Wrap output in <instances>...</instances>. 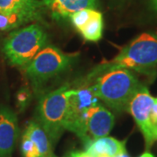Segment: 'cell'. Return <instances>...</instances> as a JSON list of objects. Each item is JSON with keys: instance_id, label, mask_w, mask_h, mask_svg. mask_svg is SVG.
<instances>
[{"instance_id": "obj_14", "label": "cell", "mask_w": 157, "mask_h": 157, "mask_svg": "<svg viewBox=\"0 0 157 157\" xmlns=\"http://www.w3.org/2000/svg\"><path fill=\"white\" fill-rule=\"evenodd\" d=\"M25 24H27L26 21L17 14L5 15L0 14V32H8L13 29L18 28Z\"/></svg>"}, {"instance_id": "obj_6", "label": "cell", "mask_w": 157, "mask_h": 157, "mask_svg": "<svg viewBox=\"0 0 157 157\" xmlns=\"http://www.w3.org/2000/svg\"><path fill=\"white\" fill-rule=\"evenodd\" d=\"M114 126V116L100 103L86 109L70 132L78 136L85 147L109 135Z\"/></svg>"}, {"instance_id": "obj_8", "label": "cell", "mask_w": 157, "mask_h": 157, "mask_svg": "<svg viewBox=\"0 0 157 157\" xmlns=\"http://www.w3.org/2000/svg\"><path fill=\"white\" fill-rule=\"evenodd\" d=\"M18 136L17 118L14 111L0 105V157H11Z\"/></svg>"}, {"instance_id": "obj_13", "label": "cell", "mask_w": 157, "mask_h": 157, "mask_svg": "<svg viewBox=\"0 0 157 157\" xmlns=\"http://www.w3.org/2000/svg\"><path fill=\"white\" fill-rule=\"evenodd\" d=\"M103 17L101 12L94 10L92 17L78 32L85 40L97 42L101 39L103 33Z\"/></svg>"}, {"instance_id": "obj_2", "label": "cell", "mask_w": 157, "mask_h": 157, "mask_svg": "<svg viewBox=\"0 0 157 157\" xmlns=\"http://www.w3.org/2000/svg\"><path fill=\"white\" fill-rule=\"evenodd\" d=\"M99 100L113 109L128 111L129 102L136 91L142 86L132 71L118 68L84 79Z\"/></svg>"}, {"instance_id": "obj_22", "label": "cell", "mask_w": 157, "mask_h": 157, "mask_svg": "<svg viewBox=\"0 0 157 157\" xmlns=\"http://www.w3.org/2000/svg\"><path fill=\"white\" fill-rule=\"evenodd\" d=\"M155 101H156V103H157V98H155Z\"/></svg>"}, {"instance_id": "obj_4", "label": "cell", "mask_w": 157, "mask_h": 157, "mask_svg": "<svg viewBox=\"0 0 157 157\" xmlns=\"http://www.w3.org/2000/svg\"><path fill=\"white\" fill-rule=\"evenodd\" d=\"M71 89V86L66 83L39 99L37 107L38 122L48 135L52 146L66 130Z\"/></svg>"}, {"instance_id": "obj_16", "label": "cell", "mask_w": 157, "mask_h": 157, "mask_svg": "<svg viewBox=\"0 0 157 157\" xmlns=\"http://www.w3.org/2000/svg\"><path fill=\"white\" fill-rule=\"evenodd\" d=\"M21 151L24 157H40L33 140L24 133L21 140Z\"/></svg>"}, {"instance_id": "obj_3", "label": "cell", "mask_w": 157, "mask_h": 157, "mask_svg": "<svg viewBox=\"0 0 157 157\" xmlns=\"http://www.w3.org/2000/svg\"><path fill=\"white\" fill-rule=\"evenodd\" d=\"M48 37L42 25L34 23L13 31L3 44V52L8 62L17 67H25L47 45Z\"/></svg>"}, {"instance_id": "obj_23", "label": "cell", "mask_w": 157, "mask_h": 157, "mask_svg": "<svg viewBox=\"0 0 157 157\" xmlns=\"http://www.w3.org/2000/svg\"><path fill=\"white\" fill-rule=\"evenodd\" d=\"M53 157H54V156H53Z\"/></svg>"}, {"instance_id": "obj_9", "label": "cell", "mask_w": 157, "mask_h": 157, "mask_svg": "<svg viewBox=\"0 0 157 157\" xmlns=\"http://www.w3.org/2000/svg\"><path fill=\"white\" fill-rule=\"evenodd\" d=\"M44 10L40 0H0V14H17L26 23L44 22Z\"/></svg>"}, {"instance_id": "obj_11", "label": "cell", "mask_w": 157, "mask_h": 157, "mask_svg": "<svg viewBox=\"0 0 157 157\" xmlns=\"http://www.w3.org/2000/svg\"><path fill=\"white\" fill-rule=\"evenodd\" d=\"M125 142V140L121 141L110 136H105L91 142L86 147V152L93 157H101L104 155L114 157L126 151Z\"/></svg>"}, {"instance_id": "obj_17", "label": "cell", "mask_w": 157, "mask_h": 157, "mask_svg": "<svg viewBox=\"0 0 157 157\" xmlns=\"http://www.w3.org/2000/svg\"><path fill=\"white\" fill-rule=\"evenodd\" d=\"M32 99V92L28 87H22L17 94V105L20 110L25 109Z\"/></svg>"}, {"instance_id": "obj_1", "label": "cell", "mask_w": 157, "mask_h": 157, "mask_svg": "<svg viewBox=\"0 0 157 157\" xmlns=\"http://www.w3.org/2000/svg\"><path fill=\"white\" fill-rule=\"evenodd\" d=\"M118 68L152 76L157 72V33H144L123 47L112 60L103 62L90 72L85 80Z\"/></svg>"}, {"instance_id": "obj_5", "label": "cell", "mask_w": 157, "mask_h": 157, "mask_svg": "<svg viewBox=\"0 0 157 157\" xmlns=\"http://www.w3.org/2000/svg\"><path fill=\"white\" fill-rule=\"evenodd\" d=\"M77 56V53H66L54 45H46L24 67L25 73L38 91L47 81L68 70Z\"/></svg>"}, {"instance_id": "obj_7", "label": "cell", "mask_w": 157, "mask_h": 157, "mask_svg": "<svg viewBox=\"0 0 157 157\" xmlns=\"http://www.w3.org/2000/svg\"><path fill=\"white\" fill-rule=\"evenodd\" d=\"M155 101V98L142 85L131 99L128 108L144 137L147 150H149L157 140V129L151 121V111Z\"/></svg>"}, {"instance_id": "obj_20", "label": "cell", "mask_w": 157, "mask_h": 157, "mask_svg": "<svg viewBox=\"0 0 157 157\" xmlns=\"http://www.w3.org/2000/svg\"><path fill=\"white\" fill-rule=\"evenodd\" d=\"M101 157H110V156H106V155H104V156H101ZM114 157H129L128 155V153L127 151L123 152V153H121V154H120V155H118Z\"/></svg>"}, {"instance_id": "obj_15", "label": "cell", "mask_w": 157, "mask_h": 157, "mask_svg": "<svg viewBox=\"0 0 157 157\" xmlns=\"http://www.w3.org/2000/svg\"><path fill=\"white\" fill-rule=\"evenodd\" d=\"M94 9H83L81 11H78L70 17L73 26L79 31L84 26L86 23L88 22L90 17H92L93 11Z\"/></svg>"}, {"instance_id": "obj_18", "label": "cell", "mask_w": 157, "mask_h": 157, "mask_svg": "<svg viewBox=\"0 0 157 157\" xmlns=\"http://www.w3.org/2000/svg\"><path fill=\"white\" fill-rule=\"evenodd\" d=\"M69 157H93L92 155H90L87 152H80L76 151L71 153L70 156Z\"/></svg>"}, {"instance_id": "obj_19", "label": "cell", "mask_w": 157, "mask_h": 157, "mask_svg": "<svg viewBox=\"0 0 157 157\" xmlns=\"http://www.w3.org/2000/svg\"><path fill=\"white\" fill-rule=\"evenodd\" d=\"M149 2H150L152 9L155 12H157V0H149Z\"/></svg>"}, {"instance_id": "obj_12", "label": "cell", "mask_w": 157, "mask_h": 157, "mask_svg": "<svg viewBox=\"0 0 157 157\" xmlns=\"http://www.w3.org/2000/svg\"><path fill=\"white\" fill-rule=\"evenodd\" d=\"M25 134L33 140L40 157H53L52 141L38 121H29L25 130Z\"/></svg>"}, {"instance_id": "obj_10", "label": "cell", "mask_w": 157, "mask_h": 157, "mask_svg": "<svg viewBox=\"0 0 157 157\" xmlns=\"http://www.w3.org/2000/svg\"><path fill=\"white\" fill-rule=\"evenodd\" d=\"M42 3L56 20L70 18L77 11L98 6L97 0H43Z\"/></svg>"}, {"instance_id": "obj_21", "label": "cell", "mask_w": 157, "mask_h": 157, "mask_svg": "<svg viewBox=\"0 0 157 157\" xmlns=\"http://www.w3.org/2000/svg\"><path fill=\"white\" fill-rule=\"evenodd\" d=\"M140 157H155L153 155H152L151 153H149V152H145L144 154H142Z\"/></svg>"}]
</instances>
